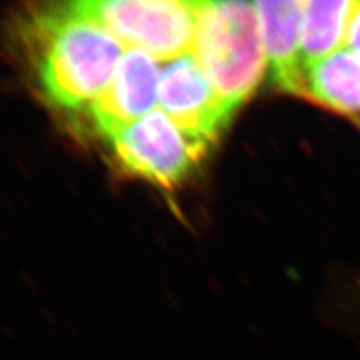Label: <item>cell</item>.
<instances>
[{
    "instance_id": "1",
    "label": "cell",
    "mask_w": 360,
    "mask_h": 360,
    "mask_svg": "<svg viewBox=\"0 0 360 360\" xmlns=\"http://www.w3.org/2000/svg\"><path fill=\"white\" fill-rule=\"evenodd\" d=\"M18 25L42 98L51 108L83 115L115 75L120 42L71 2L30 11Z\"/></svg>"
},
{
    "instance_id": "2",
    "label": "cell",
    "mask_w": 360,
    "mask_h": 360,
    "mask_svg": "<svg viewBox=\"0 0 360 360\" xmlns=\"http://www.w3.org/2000/svg\"><path fill=\"white\" fill-rule=\"evenodd\" d=\"M194 58L233 112L260 86L266 53L250 2H200Z\"/></svg>"
},
{
    "instance_id": "3",
    "label": "cell",
    "mask_w": 360,
    "mask_h": 360,
    "mask_svg": "<svg viewBox=\"0 0 360 360\" xmlns=\"http://www.w3.org/2000/svg\"><path fill=\"white\" fill-rule=\"evenodd\" d=\"M78 14L94 20L131 50L174 60L194 47L200 2L177 0H82Z\"/></svg>"
},
{
    "instance_id": "4",
    "label": "cell",
    "mask_w": 360,
    "mask_h": 360,
    "mask_svg": "<svg viewBox=\"0 0 360 360\" xmlns=\"http://www.w3.org/2000/svg\"><path fill=\"white\" fill-rule=\"evenodd\" d=\"M207 152L161 110L150 111L111 140L120 172L170 194L182 188Z\"/></svg>"
},
{
    "instance_id": "5",
    "label": "cell",
    "mask_w": 360,
    "mask_h": 360,
    "mask_svg": "<svg viewBox=\"0 0 360 360\" xmlns=\"http://www.w3.org/2000/svg\"><path fill=\"white\" fill-rule=\"evenodd\" d=\"M160 104L191 140L209 150L234 116L191 54L172 60L161 71Z\"/></svg>"
},
{
    "instance_id": "6",
    "label": "cell",
    "mask_w": 360,
    "mask_h": 360,
    "mask_svg": "<svg viewBox=\"0 0 360 360\" xmlns=\"http://www.w3.org/2000/svg\"><path fill=\"white\" fill-rule=\"evenodd\" d=\"M161 72L152 56L129 50L120 58L110 84L80 117L86 129L101 139L112 140L153 111L160 99Z\"/></svg>"
},
{
    "instance_id": "7",
    "label": "cell",
    "mask_w": 360,
    "mask_h": 360,
    "mask_svg": "<svg viewBox=\"0 0 360 360\" xmlns=\"http://www.w3.org/2000/svg\"><path fill=\"white\" fill-rule=\"evenodd\" d=\"M260 21L266 59L275 86L292 96L305 98V66L300 51V0L254 4Z\"/></svg>"
},
{
    "instance_id": "8",
    "label": "cell",
    "mask_w": 360,
    "mask_h": 360,
    "mask_svg": "<svg viewBox=\"0 0 360 360\" xmlns=\"http://www.w3.org/2000/svg\"><path fill=\"white\" fill-rule=\"evenodd\" d=\"M305 99L338 115L360 116V58L338 50L305 70Z\"/></svg>"
},
{
    "instance_id": "9",
    "label": "cell",
    "mask_w": 360,
    "mask_h": 360,
    "mask_svg": "<svg viewBox=\"0 0 360 360\" xmlns=\"http://www.w3.org/2000/svg\"><path fill=\"white\" fill-rule=\"evenodd\" d=\"M360 0H308L302 8L300 51L305 70L345 45Z\"/></svg>"
},
{
    "instance_id": "10",
    "label": "cell",
    "mask_w": 360,
    "mask_h": 360,
    "mask_svg": "<svg viewBox=\"0 0 360 360\" xmlns=\"http://www.w3.org/2000/svg\"><path fill=\"white\" fill-rule=\"evenodd\" d=\"M345 47H348V50L353 51L360 58V2L356 9V14L352 20L350 29H348V33H347Z\"/></svg>"
},
{
    "instance_id": "11",
    "label": "cell",
    "mask_w": 360,
    "mask_h": 360,
    "mask_svg": "<svg viewBox=\"0 0 360 360\" xmlns=\"http://www.w3.org/2000/svg\"><path fill=\"white\" fill-rule=\"evenodd\" d=\"M357 123H359V128H360V120H357Z\"/></svg>"
}]
</instances>
